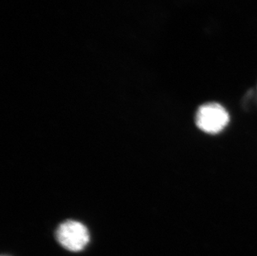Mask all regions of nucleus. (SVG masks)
<instances>
[{
	"instance_id": "1",
	"label": "nucleus",
	"mask_w": 257,
	"mask_h": 256,
	"mask_svg": "<svg viewBox=\"0 0 257 256\" xmlns=\"http://www.w3.org/2000/svg\"><path fill=\"white\" fill-rule=\"evenodd\" d=\"M229 114L226 109L216 102L204 104L196 114V124L200 130L208 134L221 133L228 124Z\"/></svg>"
},
{
	"instance_id": "2",
	"label": "nucleus",
	"mask_w": 257,
	"mask_h": 256,
	"mask_svg": "<svg viewBox=\"0 0 257 256\" xmlns=\"http://www.w3.org/2000/svg\"><path fill=\"white\" fill-rule=\"evenodd\" d=\"M56 239L58 243L69 251L79 252L83 250L90 240L87 228L76 220H67L62 223L56 230Z\"/></svg>"
}]
</instances>
